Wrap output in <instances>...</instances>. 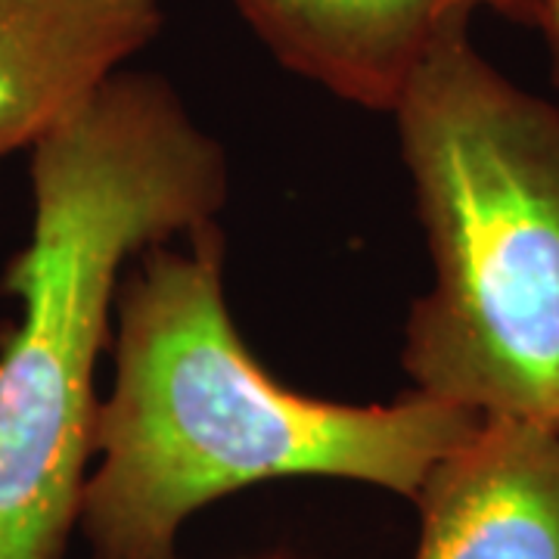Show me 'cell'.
<instances>
[{
  "mask_svg": "<svg viewBox=\"0 0 559 559\" xmlns=\"http://www.w3.org/2000/svg\"><path fill=\"white\" fill-rule=\"evenodd\" d=\"M540 35L547 40V53H550V79L559 87V0H550L547 20L540 25Z\"/></svg>",
  "mask_w": 559,
  "mask_h": 559,
  "instance_id": "52a82bcc",
  "label": "cell"
},
{
  "mask_svg": "<svg viewBox=\"0 0 559 559\" xmlns=\"http://www.w3.org/2000/svg\"><path fill=\"white\" fill-rule=\"evenodd\" d=\"M237 7L286 69L342 100L392 112L448 22L485 7L540 28L550 0H237Z\"/></svg>",
  "mask_w": 559,
  "mask_h": 559,
  "instance_id": "277c9868",
  "label": "cell"
},
{
  "mask_svg": "<svg viewBox=\"0 0 559 559\" xmlns=\"http://www.w3.org/2000/svg\"><path fill=\"white\" fill-rule=\"evenodd\" d=\"M162 20L159 0H0V162L91 100Z\"/></svg>",
  "mask_w": 559,
  "mask_h": 559,
  "instance_id": "8992f818",
  "label": "cell"
},
{
  "mask_svg": "<svg viewBox=\"0 0 559 559\" xmlns=\"http://www.w3.org/2000/svg\"><path fill=\"white\" fill-rule=\"evenodd\" d=\"M187 237V249L150 246L121 274L116 385L97 411L100 460L75 525L94 559H178L197 510L271 479L367 481L414 500L481 426L417 389L358 407L280 385L227 311L221 227Z\"/></svg>",
  "mask_w": 559,
  "mask_h": 559,
  "instance_id": "6da1fadb",
  "label": "cell"
},
{
  "mask_svg": "<svg viewBox=\"0 0 559 559\" xmlns=\"http://www.w3.org/2000/svg\"><path fill=\"white\" fill-rule=\"evenodd\" d=\"M32 234L3 271L0 559H62L79 525L124 267L215 221L227 159L168 81L116 72L32 146Z\"/></svg>",
  "mask_w": 559,
  "mask_h": 559,
  "instance_id": "7a4b0ae2",
  "label": "cell"
},
{
  "mask_svg": "<svg viewBox=\"0 0 559 559\" xmlns=\"http://www.w3.org/2000/svg\"><path fill=\"white\" fill-rule=\"evenodd\" d=\"M469 20L392 109L432 255L401 367L481 419L559 423V109L481 57Z\"/></svg>",
  "mask_w": 559,
  "mask_h": 559,
  "instance_id": "3957f363",
  "label": "cell"
},
{
  "mask_svg": "<svg viewBox=\"0 0 559 559\" xmlns=\"http://www.w3.org/2000/svg\"><path fill=\"white\" fill-rule=\"evenodd\" d=\"M414 503V559H559V423L481 419Z\"/></svg>",
  "mask_w": 559,
  "mask_h": 559,
  "instance_id": "5b68a950",
  "label": "cell"
}]
</instances>
